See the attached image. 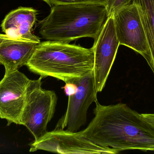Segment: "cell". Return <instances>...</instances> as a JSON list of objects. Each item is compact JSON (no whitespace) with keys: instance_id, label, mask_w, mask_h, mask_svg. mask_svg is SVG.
I'll use <instances>...</instances> for the list:
<instances>
[{"instance_id":"obj_1","label":"cell","mask_w":154,"mask_h":154,"mask_svg":"<svg viewBox=\"0 0 154 154\" xmlns=\"http://www.w3.org/2000/svg\"><path fill=\"white\" fill-rule=\"evenodd\" d=\"M95 117L80 131L97 145L121 151H154V124L126 104L110 105L95 101Z\"/></svg>"},{"instance_id":"obj_2","label":"cell","mask_w":154,"mask_h":154,"mask_svg":"<svg viewBox=\"0 0 154 154\" xmlns=\"http://www.w3.org/2000/svg\"><path fill=\"white\" fill-rule=\"evenodd\" d=\"M106 6L78 3L51 7L49 15L39 23V33L49 41L69 43L82 38L95 39L107 19Z\"/></svg>"},{"instance_id":"obj_3","label":"cell","mask_w":154,"mask_h":154,"mask_svg":"<svg viewBox=\"0 0 154 154\" xmlns=\"http://www.w3.org/2000/svg\"><path fill=\"white\" fill-rule=\"evenodd\" d=\"M94 62L92 48L48 40L38 43L26 66L43 78L53 77L67 83L93 73Z\"/></svg>"},{"instance_id":"obj_4","label":"cell","mask_w":154,"mask_h":154,"mask_svg":"<svg viewBox=\"0 0 154 154\" xmlns=\"http://www.w3.org/2000/svg\"><path fill=\"white\" fill-rule=\"evenodd\" d=\"M42 78L40 76L38 79L30 80L21 118V125L26 127L35 141L48 132L47 126L53 117L57 101L55 91L42 88Z\"/></svg>"},{"instance_id":"obj_5","label":"cell","mask_w":154,"mask_h":154,"mask_svg":"<svg viewBox=\"0 0 154 154\" xmlns=\"http://www.w3.org/2000/svg\"><path fill=\"white\" fill-rule=\"evenodd\" d=\"M30 152L38 150L60 154H115V148L97 145L83 136L80 132L55 129L29 144Z\"/></svg>"},{"instance_id":"obj_6","label":"cell","mask_w":154,"mask_h":154,"mask_svg":"<svg viewBox=\"0 0 154 154\" xmlns=\"http://www.w3.org/2000/svg\"><path fill=\"white\" fill-rule=\"evenodd\" d=\"M70 83L76 86L75 93L68 96L67 108L59 120L55 129H64L77 132L87 122L88 109L97 100L93 73L75 79Z\"/></svg>"},{"instance_id":"obj_7","label":"cell","mask_w":154,"mask_h":154,"mask_svg":"<svg viewBox=\"0 0 154 154\" xmlns=\"http://www.w3.org/2000/svg\"><path fill=\"white\" fill-rule=\"evenodd\" d=\"M94 40L92 47L94 56L93 76L97 93L105 87L120 45L116 33L114 15L108 17Z\"/></svg>"},{"instance_id":"obj_8","label":"cell","mask_w":154,"mask_h":154,"mask_svg":"<svg viewBox=\"0 0 154 154\" xmlns=\"http://www.w3.org/2000/svg\"><path fill=\"white\" fill-rule=\"evenodd\" d=\"M30 80L19 70L5 72L0 80V118L12 124L21 125L26 89Z\"/></svg>"},{"instance_id":"obj_9","label":"cell","mask_w":154,"mask_h":154,"mask_svg":"<svg viewBox=\"0 0 154 154\" xmlns=\"http://www.w3.org/2000/svg\"><path fill=\"white\" fill-rule=\"evenodd\" d=\"M113 15L116 33L120 45L138 52L147 62L149 59V48L136 5L133 2Z\"/></svg>"},{"instance_id":"obj_10","label":"cell","mask_w":154,"mask_h":154,"mask_svg":"<svg viewBox=\"0 0 154 154\" xmlns=\"http://www.w3.org/2000/svg\"><path fill=\"white\" fill-rule=\"evenodd\" d=\"M38 43L22 38H14L0 33V65L5 72L18 70L26 64Z\"/></svg>"},{"instance_id":"obj_11","label":"cell","mask_w":154,"mask_h":154,"mask_svg":"<svg viewBox=\"0 0 154 154\" xmlns=\"http://www.w3.org/2000/svg\"><path fill=\"white\" fill-rule=\"evenodd\" d=\"M37 13V11L31 7H20L11 11L2 22L3 32L12 38L40 43V39L31 31L36 22Z\"/></svg>"},{"instance_id":"obj_12","label":"cell","mask_w":154,"mask_h":154,"mask_svg":"<svg viewBox=\"0 0 154 154\" xmlns=\"http://www.w3.org/2000/svg\"><path fill=\"white\" fill-rule=\"evenodd\" d=\"M136 5L145 33L149 51L148 65L154 75V0H133Z\"/></svg>"},{"instance_id":"obj_13","label":"cell","mask_w":154,"mask_h":154,"mask_svg":"<svg viewBox=\"0 0 154 154\" xmlns=\"http://www.w3.org/2000/svg\"><path fill=\"white\" fill-rule=\"evenodd\" d=\"M133 3V0H106V8L107 17L114 15L118 11Z\"/></svg>"},{"instance_id":"obj_14","label":"cell","mask_w":154,"mask_h":154,"mask_svg":"<svg viewBox=\"0 0 154 154\" xmlns=\"http://www.w3.org/2000/svg\"><path fill=\"white\" fill-rule=\"evenodd\" d=\"M51 7L59 5L66 4L78 3H91L100 4L106 6V0H43Z\"/></svg>"},{"instance_id":"obj_15","label":"cell","mask_w":154,"mask_h":154,"mask_svg":"<svg viewBox=\"0 0 154 154\" xmlns=\"http://www.w3.org/2000/svg\"><path fill=\"white\" fill-rule=\"evenodd\" d=\"M66 95L68 96L72 95L76 90V86L73 83H66V86L63 87Z\"/></svg>"},{"instance_id":"obj_16","label":"cell","mask_w":154,"mask_h":154,"mask_svg":"<svg viewBox=\"0 0 154 154\" xmlns=\"http://www.w3.org/2000/svg\"><path fill=\"white\" fill-rule=\"evenodd\" d=\"M144 117L154 124V114H143Z\"/></svg>"}]
</instances>
